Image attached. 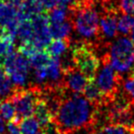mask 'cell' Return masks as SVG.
<instances>
[{
  "mask_svg": "<svg viewBox=\"0 0 134 134\" xmlns=\"http://www.w3.org/2000/svg\"><path fill=\"white\" fill-rule=\"evenodd\" d=\"M15 40L8 36H3L0 38V63H2L4 59L14 51Z\"/></svg>",
  "mask_w": 134,
  "mask_h": 134,
  "instance_id": "cell-21",
  "label": "cell"
},
{
  "mask_svg": "<svg viewBox=\"0 0 134 134\" xmlns=\"http://www.w3.org/2000/svg\"><path fill=\"white\" fill-rule=\"evenodd\" d=\"M68 48H69L68 40L52 39V41L50 42V44L46 47L45 51L52 58L61 60V58L63 57L65 55V53L67 52Z\"/></svg>",
  "mask_w": 134,
  "mask_h": 134,
  "instance_id": "cell-12",
  "label": "cell"
},
{
  "mask_svg": "<svg viewBox=\"0 0 134 134\" xmlns=\"http://www.w3.org/2000/svg\"><path fill=\"white\" fill-rule=\"evenodd\" d=\"M6 129L7 126H6V123H5V119L2 118V116L0 115V134L4 133L6 131Z\"/></svg>",
  "mask_w": 134,
  "mask_h": 134,
  "instance_id": "cell-26",
  "label": "cell"
},
{
  "mask_svg": "<svg viewBox=\"0 0 134 134\" xmlns=\"http://www.w3.org/2000/svg\"><path fill=\"white\" fill-rule=\"evenodd\" d=\"M73 66L84 73L88 78L94 80L99 67L100 61L97 54L87 44L78 43L72 51Z\"/></svg>",
  "mask_w": 134,
  "mask_h": 134,
  "instance_id": "cell-5",
  "label": "cell"
},
{
  "mask_svg": "<svg viewBox=\"0 0 134 134\" xmlns=\"http://www.w3.org/2000/svg\"><path fill=\"white\" fill-rule=\"evenodd\" d=\"M105 59L118 74H126L134 66V42L126 36L119 37L110 44Z\"/></svg>",
  "mask_w": 134,
  "mask_h": 134,
  "instance_id": "cell-2",
  "label": "cell"
},
{
  "mask_svg": "<svg viewBox=\"0 0 134 134\" xmlns=\"http://www.w3.org/2000/svg\"><path fill=\"white\" fill-rule=\"evenodd\" d=\"M8 134H21V132H17V133H8Z\"/></svg>",
  "mask_w": 134,
  "mask_h": 134,
  "instance_id": "cell-30",
  "label": "cell"
},
{
  "mask_svg": "<svg viewBox=\"0 0 134 134\" xmlns=\"http://www.w3.org/2000/svg\"><path fill=\"white\" fill-rule=\"evenodd\" d=\"M69 9L68 7L63 6V5H59L50 10V13L48 15L49 22L50 25H57L61 24L63 22L69 20Z\"/></svg>",
  "mask_w": 134,
  "mask_h": 134,
  "instance_id": "cell-14",
  "label": "cell"
},
{
  "mask_svg": "<svg viewBox=\"0 0 134 134\" xmlns=\"http://www.w3.org/2000/svg\"><path fill=\"white\" fill-rule=\"evenodd\" d=\"M84 96L93 104L97 105L99 103H102L106 100L105 97L103 96V94L101 93V91L98 89V87L97 86V85L95 84L94 80H92L89 84L87 85L86 88L84 91Z\"/></svg>",
  "mask_w": 134,
  "mask_h": 134,
  "instance_id": "cell-19",
  "label": "cell"
},
{
  "mask_svg": "<svg viewBox=\"0 0 134 134\" xmlns=\"http://www.w3.org/2000/svg\"><path fill=\"white\" fill-rule=\"evenodd\" d=\"M60 5H63V6L66 7H75V5H77V0H59Z\"/></svg>",
  "mask_w": 134,
  "mask_h": 134,
  "instance_id": "cell-25",
  "label": "cell"
},
{
  "mask_svg": "<svg viewBox=\"0 0 134 134\" xmlns=\"http://www.w3.org/2000/svg\"><path fill=\"white\" fill-rule=\"evenodd\" d=\"M23 1H25V0H23Z\"/></svg>",
  "mask_w": 134,
  "mask_h": 134,
  "instance_id": "cell-31",
  "label": "cell"
},
{
  "mask_svg": "<svg viewBox=\"0 0 134 134\" xmlns=\"http://www.w3.org/2000/svg\"><path fill=\"white\" fill-rule=\"evenodd\" d=\"M19 126L21 134H38L41 128L35 117H29L19 120Z\"/></svg>",
  "mask_w": 134,
  "mask_h": 134,
  "instance_id": "cell-18",
  "label": "cell"
},
{
  "mask_svg": "<svg viewBox=\"0 0 134 134\" xmlns=\"http://www.w3.org/2000/svg\"><path fill=\"white\" fill-rule=\"evenodd\" d=\"M0 115L8 122H19L17 117V112L13 102L10 98L0 101Z\"/></svg>",
  "mask_w": 134,
  "mask_h": 134,
  "instance_id": "cell-16",
  "label": "cell"
},
{
  "mask_svg": "<svg viewBox=\"0 0 134 134\" xmlns=\"http://www.w3.org/2000/svg\"><path fill=\"white\" fill-rule=\"evenodd\" d=\"M4 35H5V30H4V28L0 25V38L3 37Z\"/></svg>",
  "mask_w": 134,
  "mask_h": 134,
  "instance_id": "cell-27",
  "label": "cell"
},
{
  "mask_svg": "<svg viewBox=\"0 0 134 134\" xmlns=\"http://www.w3.org/2000/svg\"><path fill=\"white\" fill-rule=\"evenodd\" d=\"M31 21L32 30H33L31 43H33L41 50H45L53 39L51 31L48 15H46L44 12L31 18Z\"/></svg>",
  "mask_w": 134,
  "mask_h": 134,
  "instance_id": "cell-8",
  "label": "cell"
},
{
  "mask_svg": "<svg viewBox=\"0 0 134 134\" xmlns=\"http://www.w3.org/2000/svg\"><path fill=\"white\" fill-rule=\"evenodd\" d=\"M130 39L133 41V42H134V29H133V30L131 31V33H130Z\"/></svg>",
  "mask_w": 134,
  "mask_h": 134,
  "instance_id": "cell-28",
  "label": "cell"
},
{
  "mask_svg": "<svg viewBox=\"0 0 134 134\" xmlns=\"http://www.w3.org/2000/svg\"><path fill=\"white\" fill-rule=\"evenodd\" d=\"M54 116L55 114L47 101L42 98L40 99L34 111V117L40 122L41 128L46 129L51 126L54 120Z\"/></svg>",
  "mask_w": 134,
  "mask_h": 134,
  "instance_id": "cell-11",
  "label": "cell"
},
{
  "mask_svg": "<svg viewBox=\"0 0 134 134\" xmlns=\"http://www.w3.org/2000/svg\"><path fill=\"white\" fill-rule=\"evenodd\" d=\"M38 134H48V133H47V131H46V130H44V131L39 132V133H38Z\"/></svg>",
  "mask_w": 134,
  "mask_h": 134,
  "instance_id": "cell-29",
  "label": "cell"
},
{
  "mask_svg": "<svg viewBox=\"0 0 134 134\" xmlns=\"http://www.w3.org/2000/svg\"><path fill=\"white\" fill-rule=\"evenodd\" d=\"M15 91L14 84L4 71L3 67L0 66V100L10 98Z\"/></svg>",
  "mask_w": 134,
  "mask_h": 134,
  "instance_id": "cell-13",
  "label": "cell"
},
{
  "mask_svg": "<svg viewBox=\"0 0 134 134\" xmlns=\"http://www.w3.org/2000/svg\"><path fill=\"white\" fill-rule=\"evenodd\" d=\"M118 16L114 11H109L100 17L99 31L105 39H113L118 32Z\"/></svg>",
  "mask_w": 134,
  "mask_h": 134,
  "instance_id": "cell-10",
  "label": "cell"
},
{
  "mask_svg": "<svg viewBox=\"0 0 134 134\" xmlns=\"http://www.w3.org/2000/svg\"><path fill=\"white\" fill-rule=\"evenodd\" d=\"M95 106L84 95L72 93L60 101L54 117L56 127L64 133L87 128L96 115Z\"/></svg>",
  "mask_w": 134,
  "mask_h": 134,
  "instance_id": "cell-1",
  "label": "cell"
},
{
  "mask_svg": "<svg viewBox=\"0 0 134 134\" xmlns=\"http://www.w3.org/2000/svg\"><path fill=\"white\" fill-rule=\"evenodd\" d=\"M100 16L90 5H78L74 14V30L82 39L89 41L99 32Z\"/></svg>",
  "mask_w": 134,
  "mask_h": 134,
  "instance_id": "cell-3",
  "label": "cell"
},
{
  "mask_svg": "<svg viewBox=\"0 0 134 134\" xmlns=\"http://www.w3.org/2000/svg\"><path fill=\"white\" fill-rule=\"evenodd\" d=\"M10 99L13 102L19 120L32 117L41 97L36 89H19L15 91Z\"/></svg>",
  "mask_w": 134,
  "mask_h": 134,
  "instance_id": "cell-6",
  "label": "cell"
},
{
  "mask_svg": "<svg viewBox=\"0 0 134 134\" xmlns=\"http://www.w3.org/2000/svg\"><path fill=\"white\" fill-rule=\"evenodd\" d=\"M119 74L112 68L108 61L105 59L103 64L94 78V82L101 91L106 99H110L117 92L119 86Z\"/></svg>",
  "mask_w": 134,
  "mask_h": 134,
  "instance_id": "cell-7",
  "label": "cell"
},
{
  "mask_svg": "<svg viewBox=\"0 0 134 134\" xmlns=\"http://www.w3.org/2000/svg\"><path fill=\"white\" fill-rule=\"evenodd\" d=\"M133 134H134V133H133Z\"/></svg>",
  "mask_w": 134,
  "mask_h": 134,
  "instance_id": "cell-32",
  "label": "cell"
},
{
  "mask_svg": "<svg viewBox=\"0 0 134 134\" xmlns=\"http://www.w3.org/2000/svg\"><path fill=\"white\" fill-rule=\"evenodd\" d=\"M1 64L14 86L20 88L26 86L30 70V62L26 57L19 52H13L5 58Z\"/></svg>",
  "mask_w": 134,
  "mask_h": 134,
  "instance_id": "cell-4",
  "label": "cell"
},
{
  "mask_svg": "<svg viewBox=\"0 0 134 134\" xmlns=\"http://www.w3.org/2000/svg\"><path fill=\"white\" fill-rule=\"evenodd\" d=\"M119 8L122 13L134 16V0H119Z\"/></svg>",
  "mask_w": 134,
  "mask_h": 134,
  "instance_id": "cell-23",
  "label": "cell"
},
{
  "mask_svg": "<svg viewBox=\"0 0 134 134\" xmlns=\"http://www.w3.org/2000/svg\"><path fill=\"white\" fill-rule=\"evenodd\" d=\"M50 26L53 39L68 40L72 35V31L74 30L73 22H71L70 20H67L61 24L50 25Z\"/></svg>",
  "mask_w": 134,
  "mask_h": 134,
  "instance_id": "cell-15",
  "label": "cell"
},
{
  "mask_svg": "<svg viewBox=\"0 0 134 134\" xmlns=\"http://www.w3.org/2000/svg\"><path fill=\"white\" fill-rule=\"evenodd\" d=\"M122 89L128 98L134 103V72H132L122 83Z\"/></svg>",
  "mask_w": 134,
  "mask_h": 134,
  "instance_id": "cell-22",
  "label": "cell"
},
{
  "mask_svg": "<svg viewBox=\"0 0 134 134\" xmlns=\"http://www.w3.org/2000/svg\"><path fill=\"white\" fill-rule=\"evenodd\" d=\"M91 81V79L88 78L84 73L74 66L64 71L63 83L68 91L73 94L84 93L85 89Z\"/></svg>",
  "mask_w": 134,
  "mask_h": 134,
  "instance_id": "cell-9",
  "label": "cell"
},
{
  "mask_svg": "<svg viewBox=\"0 0 134 134\" xmlns=\"http://www.w3.org/2000/svg\"><path fill=\"white\" fill-rule=\"evenodd\" d=\"M93 134H133V131L124 126L112 123L101 127Z\"/></svg>",
  "mask_w": 134,
  "mask_h": 134,
  "instance_id": "cell-20",
  "label": "cell"
},
{
  "mask_svg": "<svg viewBox=\"0 0 134 134\" xmlns=\"http://www.w3.org/2000/svg\"><path fill=\"white\" fill-rule=\"evenodd\" d=\"M39 1L45 10H52V8L60 5L59 0H39Z\"/></svg>",
  "mask_w": 134,
  "mask_h": 134,
  "instance_id": "cell-24",
  "label": "cell"
},
{
  "mask_svg": "<svg viewBox=\"0 0 134 134\" xmlns=\"http://www.w3.org/2000/svg\"><path fill=\"white\" fill-rule=\"evenodd\" d=\"M134 29V16L130 14L120 15L118 18V32L122 36L130 34Z\"/></svg>",
  "mask_w": 134,
  "mask_h": 134,
  "instance_id": "cell-17",
  "label": "cell"
}]
</instances>
